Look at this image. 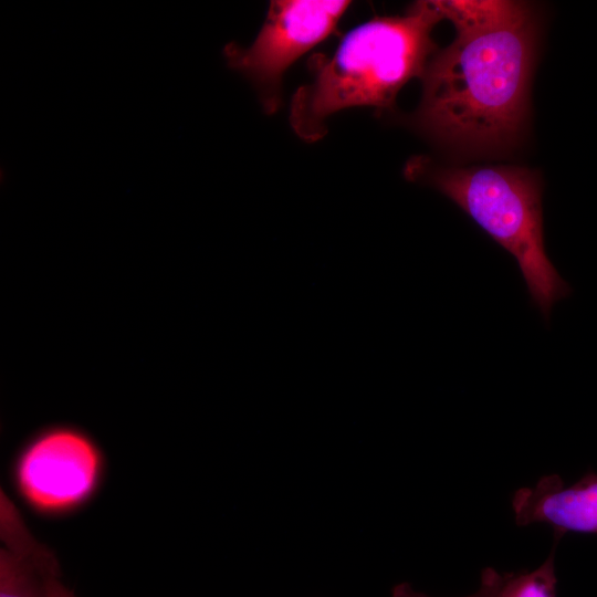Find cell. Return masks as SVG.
<instances>
[{
	"label": "cell",
	"mask_w": 597,
	"mask_h": 597,
	"mask_svg": "<svg viewBox=\"0 0 597 597\" xmlns=\"http://www.w3.org/2000/svg\"><path fill=\"white\" fill-rule=\"evenodd\" d=\"M531 18L505 28L455 35L422 75L415 125L428 137L468 153L502 150L520 137L528 111L535 56Z\"/></svg>",
	"instance_id": "1"
},
{
	"label": "cell",
	"mask_w": 597,
	"mask_h": 597,
	"mask_svg": "<svg viewBox=\"0 0 597 597\" xmlns=\"http://www.w3.org/2000/svg\"><path fill=\"white\" fill-rule=\"evenodd\" d=\"M443 17L433 1H417L405 14L376 17L348 32L331 55H314L312 78L293 95L290 124L316 142L335 113L355 106L389 108L400 88L421 76L437 51L431 32Z\"/></svg>",
	"instance_id": "2"
},
{
	"label": "cell",
	"mask_w": 597,
	"mask_h": 597,
	"mask_svg": "<svg viewBox=\"0 0 597 597\" xmlns=\"http://www.w3.org/2000/svg\"><path fill=\"white\" fill-rule=\"evenodd\" d=\"M405 172L451 199L515 259L532 304L548 322L570 289L545 251L538 175L520 166L440 167L423 156L411 158Z\"/></svg>",
	"instance_id": "3"
},
{
	"label": "cell",
	"mask_w": 597,
	"mask_h": 597,
	"mask_svg": "<svg viewBox=\"0 0 597 597\" xmlns=\"http://www.w3.org/2000/svg\"><path fill=\"white\" fill-rule=\"evenodd\" d=\"M349 1H271L266 19L249 46L228 44V65L248 78L265 113L273 114L282 101L285 71L336 28Z\"/></svg>",
	"instance_id": "4"
},
{
	"label": "cell",
	"mask_w": 597,
	"mask_h": 597,
	"mask_svg": "<svg viewBox=\"0 0 597 597\" xmlns=\"http://www.w3.org/2000/svg\"><path fill=\"white\" fill-rule=\"evenodd\" d=\"M101 468V453L86 434L55 427L41 432L24 448L15 465V481L32 507L61 513L91 496Z\"/></svg>",
	"instance_id": "5"
},
{
	"label": "cell",
	"mask_w": 597,
	"mask_h": 597,
	"mask_svg": "<svg viewBox=\"0 0 597 597\" xmlns=\"http://www.w3.org/2000/svg\"><path fill=\"white\" fill-rule=\"evenodd\" d=\"M515 523L551 525L555 532L597 533V475L565 485L556 474L542 476L512 498Z\"/></svg>",
	"instance_id": "6"
},
{
	"label": "cell",
	"mask_w": 597,
	"mask_h": 597,
	"mask_svg": "<svg viewBox=\"0 0 597 597\" xmlns=\"http://www.w3.org/2000/svg\"><path fill=\"white\" fill-rule=\"evenodd\" d=\"M59 577L57 559L35 538L20 548L0 549V597H52Z\"/></svg>",
	"instance_id": "7"
},
{
	"label": "cell",
	"mask_w": 597,
	"mask_h": 597,
	"mask_svg": "<svg viewBox=\"0 0 597 597\" xmlns=\"http://www.w3.org/2000/svg\"><path fill=\"white\" fill-rule=\"evenodd\" d=\"M443 19L450 20L457 35L475 34L516 24L532 17L521 1H433Z\"/></svg>",
	"instance_id": "8"
},
{
	"label": "cell",
	"mask_w": 597,
	"mask_h": 597,
	"mask_svg": "<svg viewBox=\"0 0 597 597\" xmlns=\"http://www.w3.org/2000/svg\"><path fill=\"white\" fill-rule=\"evenodd\" d=\"M554 549L537 568L519 574H501L485 568L480 588L485 597H556Z\"/></svg>",
	"instance_id": "9"
},
{
	"label": "cell",
	"mask_w": 597,
	"mask_h": 597,
	"mask_svg": "<svg viewBox=\"0 0 597 597\" xmlns=\"http://www.w3.org/2000/svg\"><path fill=\"white\" fill-rule=\"evenodd\" d=\"M392 597H430L423 593L415 590L409 584L401 583L392 588ZM467 597H485L481 589Z\"/></svg>",
	"instance_id": "10"
},
{
	"label": "cell",
	"mask_w": 597,
	"mask_h": 597,
	"mask_svg": "<svg viewBox=\"0 0 597 597\" xmlns=\"http://www.w3.org/2000/svg\"><path fill=\"white\" fill-rule=\"evenodd\" d=\"M52 597H76L75 594L69 589L61 578H56L53 583Z\"/></svg>",
	"instance_id": "11"
}]
</instances>
